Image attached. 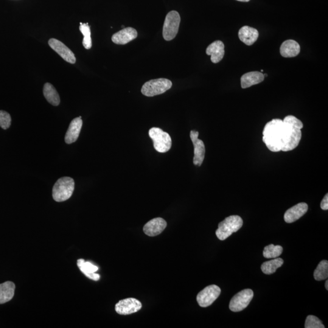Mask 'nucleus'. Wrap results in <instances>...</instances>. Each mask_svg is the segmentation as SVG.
<instances>
[{"instance_id": "a211bd4d", "label": "nucleus", "mask_w": 328, "mask_h": 328, "mask_svg": "<svg viewBox=\"0 0 328 328\" xmlns=\"http://www.w3.org/2000/svg\"><path fill=\"white\" fill-rule=\"evenodd\" d=\"M238 36L240 40L246 45L251 46L259 38V31L255 28L248 26H243L239 30Z\"/></svg>"}, {"instance_id": "9d476101", "label": "nucleus", "mask_w": 328, "mask_h": 328, "mask_svg": "<svg viewBox=\"0 0 328 328\" xmlns=\"http://www.w3.org/2000/svg\"><path fill=\"white\" fill-rule=\"evenodd\" d=\"M142 308V304L137 299L128 298L120 301L115 306V310L120 315H130L138 312Z\"/></svg>"}, {"instance_id": "72a5a7b5", "label": "nucleus", "mask_w": 328, "mask_h": 328, "mask_svg": "<svg viewBox=\"0 0 328 328\" xmlns=\"http://www.w3.org/2000/svg\"><path fill=\"white\" fill-rule=\"evenodd\" d=\"M263 72V69L261 70V72Z\"/></svg>"}, {"instance_id": "ddd939ff", "label": "nucleus", "mask_w": 328, "mask_h": 328, "mask_svg": "<svg viewBox=\"0 0 328 328\" xmlns=\"http://www.w3.org/2000/svg\"><path fill=\"white\" fill-rule=\"evenodd\" d=\"M166 221L162 218H156L148 221L144 227L145 234L149 237H156L161 234L166 228Z\"/></svg>"}, {"instance_id": "f8f14e48", "label": "nucleus", "mask_w": 328, "mask_h": 328, "mask_svg": "<svg viewBox=\"0 0 328 328\" xmlns=\"http://www.w3.org/2000/svg\"><path fill=\"white\" fill-rule=\"evenodd\" d=\"M48 44L49 46L67 62L71 64L76 62V58L74 53L62 42L55 38H51L49 40Z\"/></svg>"}, {"instance_id": "39448f33", "label": "nucleus", "mask_w": 328, "mask_h": 328, "mask_svg": "<svg viewBox=\"0 0 328 328\" xmlns=\"http://www.w3.org/2000/svg\"><path fill=\"white\" fill-rule=\"evenodd\" d=\"M172 86V82L167 78H158L151 80L142 86V94L147 97H153L164 93Z\"/></svg>"}, {"instance_id": "5701e85b", "label": "nucleus", "mask_w": 328, "mask_h": 328, "mask_svg": "<svg viewBox=\"0 0 328 328\" xmlns=\"http://www.w3.org/2000/svg\"><path fill=\"white\" fill-rule=\"evenodd\" d=\"M44 97L50 104L53 106H58L60 104V99L59 94L56 90L54 86L49 83L44 84L43 88Z\"/></svg>"}, {"instance_id": "cd10ccee", "label": "nucleus", "mask_w": 328, "mask_h": 328, "mask_svg": "<svg viewBox=\"0 0 328 328\" xmlns=\"http://www.w3.org/2000/svg\"><path fill=\"white\" fill-rule=\"evenodd\" d=\"M305 328H325L322 321L314 316H308L305 322Z\"/></svg>"}, {"instance_id": "f257e3e1", "label": "nucleus", "mask_w": 328, "mask_h": 328, "mask_svg": "<svg viewBox=\"0 0 328 328\" xmlns=\"http://www.w3.org/2000/svg\"><path fill=\"white\" fill-rule=\"evenodd\" d=\"M283 122L282 151L287 152L298 147L302 139V129L304 124L294 116H288Z\"/></svg>"}, {"instance_id": "20e7f679", "label": "nucleus", "mask_w": 328, "mask_h": 328, "mask_svg": "<svg viewBox=\"0 0 328 328\" xmlns=\"http://www.w3.org/2000/svg\"><path fill=\"white\" fill-rule=\"evenodd\" d=\"M75 182L69 177L58 179L52 189V197L56 202H63L69 200L74 192Z\"/></svg>"}, {"instance_id": "6ab92c4d", "label": "nucleus", "mask_w": 328, "mask_h": 328, "mask_svg": "<svg viewBox=\"0 0 328 328\" xmlns=\"http://www.w3.org/2000/svg\"><path fill=\"white\" fill-rule=\"evenodd\" d=\"M77 266L81 272L88 279L94 281H98L100 280V275L95 273L99 269L97 266L92 265L90 262H85L83 259L77 260Z\"/></svg>"}, {"instance_id": "f3484780", "label": "nucleus", "mask_w": 328, "mask_h": 328, "mask_svg": "<svg viewBox=\"0 0 328 328\" xmlns=\"http://www.w3.org/2000/svg\"><path fill=\"white\" fill-rule=\"evenodd\" d=\"M206 54L211 56V61L213 63L220 62L223 59L224 54H225L224 43L220 40L213 42L207 47Z\"/></svg>"}, {"instance_id": "c756f323", "label": "nucleus", "mask_w": 328, "mask_h": 328, "mask_svg": "<svg viewBox=\"0 0 328 328\" xmlns=\"http://www.w3.org/2000/svg\"><path fill=\"white\" fill-rule=\"evenodd\" d=\"M321 207L322 210H328V194L325 196L324 198L322 200L321 204Z\"/></svg>"}, {"instance_id": "393cba45", "label": "nucleus", "mask_w": 328, "mask_h": 328, "mask_svg": "<svg viewBox=\"0 0 328 328\" xmlns=\"http://www.w3.org/2000/svg\"><path fill=\"white\" fill-rule=\"evenodd\" d=\"M314 277L317 281H322L327 280L328 277V262L323 260L319 263L318 268H316Z\"/></svg>"}, {"instance_id": "aec40b11", "label": "nucleus", "mask_w": 328, "mask_h": 328, "mask_svg": "<svg viewBox=\"0 0 328 328\" xmlns=\"http://www.w3.org/2000/svg\"><path fill=\"white\" fill-rule=\"evenodd\" d=\"M301 52V46L297 41L288 40L283 42L280 47V54L283 57L291 58L296 57Z\"/></svg>"}, {"instance_id": "473e14b6", "label": "nucleus", "mask_w": 328, "mask_h": 328, "mask_svg": "<svg viewBox=\"0 0 328 328\" xmlns=\"http://www.w3.org/2000/svg\"><path fill=\"white\" fill-rule=\"evenodd\" d=\"M263 75H264V77L268 76L267 74H263Z\"/></svg>"}, {"instance_id": "423d86ee", "label": "nucleus", "mask_w": 328, "mask_h": 328, "mask_svg": "<svg viewBox=\"0 0 328 328\" xmlns=\"http://www.w3.org/2000/svg\"><path fill=\"white\" fill-rule=\"evenodd\" d=\"M149 136L153 142L154 148L159 153H166L172 147V142L170 136L161 128H151Z\"/></svg>"}, {"instance_id": "412c9836", "label": "nucleus", "mask_w": 328, "mask_h": 328, "mask_svg": "<svg viewBox=\"0 0 328 328\" xmlns=\"http://www.w3.org/2000/svg\"><path fill=\"white\" fill-rule=\"evenodd\" d=\"M264 79L265 77L262 72H250L244 74L241 78V84L242 88L245 89L262 82Z\"/></svg>"}, {"instance_id": "4be33fe9", "label": "nucleus", "mask_w": 328, "mask_h": 328, "mask_svg": "<svg viewBox=\"0 0 328 328\" xmlns=\"http://www.w3.org/2000/svg\"><path fill=\"white\" fill-rule=\"evenodd\" d=\"M15 285L12 282L0 284V305L10 301L15 294Z\"/></svg>"}, {"instance_id": "0eeeda50", "label": "nucleus", "mask_w": 328, "mask_h": 328, "mask_svg": "<svg viewBox=\"0 0 328 328\" xmlns=\"http://www.w3.org/2000/svg\"><path fill=\"white\" fill-rule=\"evenodd\" d=\"M181 17L175 10L168 13L163 27V37L166 41H171L176 37L178 32Z\"/></svg>"}, {"instance_id": "4468645a", "label": "nucleus", "mask_w": 328, "mask_h": 328, "mask_svg": "<svg viewBox=\"0 0 328 328\" xmlns=\"http://www.w3.org/2000/svg\"><path fill=\"white\" fill-rule=\"evenodd\" d=\"M308 206L307 203H301L291 207L285 212L284 219L286 223H292L299 220L307 214Z\"/></svg>"}, {"instance_id": "2f4dec72", "label": "nucleus", "mask_w": 328, "mask_h": 328, "mask_svg": "<svg viewBox=\"0 0 328 328\" xmlns=\"http://www.w3.org/2000/svg\"><path fill=\"white\" fill-rule=\"evenodd\" d=\"M237 1L242 2H249L250 1V0H237Z\"/></svg>"}, {"instance_id": "bb28decb", "label": "nucleus", "mask_w": 328, "mask_h": 328, "mask_svg": "<svg viewBox=\"0 0 328 328\" xmlns=\"http://www.w3.org/2000/svg\"><path fill=\"white\" fill-rule=\"evenodd\" d=\"M283 250L281 246L270 245L265 247L263 251V256L266 259H276L282 254Z\"/></svg>"}, {"instance_id": "6e6552de", "label": "nucleus", "mask_w": 328, "mask_h": 328, "mask_svg": "<svg viewBox=\"0 0 328 328\" xmlns=\"http://www.w3.org/2000/svg\"><path fill=\"white\" fill-rule=\"evenodd\" d=\"M254 297V292L246 289L236 294L232 299L229 308L233 312H240L248 307Z\"/></svg>"}, {"instance_id": "9b49d317", "label": "nucleus", "mask_w": 328, "mask_h": 328, "mask_svg": "<svg viewBox=\"0 0 328 328\" xmlns=\"http://www.w3.org/2000/svg\"><path fill=\"white\" fill-rule=\"evenodd\" d=\"M190 139L194 146V158L193 164L197 166H201L205 158V145L202 140L198 139L199 132L194 130L190 131Z\"/></svg>"}, {"instance_id": "c85d7f7f", "label": "nucleus", "mask_w": 328, "mask_h": 328, "mask_svg": "<svg viewBox=\"0 0 328 328\" xmlns=\"http://www.w3.org/2000/svg\"><path fill=\"white\" fill-rule=\"evenodd\" d=\"M11 125V117L6 111H0V127L4 130L9 128Z\"/></svg>"}, {"instance_id": "dca6fc26", "label": "nucleus", "mask_w": 328, "mask_h": 328, "mask_svg": "<svg viewBox=\"0 0 328 328\" xmlns=\"http://www.w3.org/2000/svg\"><path fill=\"white\" fill-rule=\"evenodd\" d=\"M83 122L82 117H78L72 120L66 133L64 141L67 144H71L77 141L82 129Z\"/></svg>"}, {"instance_id": "f03ea898", "label": "nucleus", "mask_w": 328, "mask_h": 328, "mask_svg": "<svg viewBox=\"0 0 328 328\" xmlns=\"http://www.w3.org/2000/svg\"><path fill=\"white\" fill-rule=\"evenodd\" d=\"M283 122L275 119L266 123L263 132V141L268 149L273 152L282 151Z\"/></svg>"}, {"instance_id": "b1692460", "label": "nucleus", "mask_w": 328, "mask_h": 328, "mask_svg": "<svg viewBox=\"0 0 328 328\" xmlns=\"http://www.w3.org/2000/svg\"><path fill=\"white\" fill-rule=\"evenodd\" d=\"M283 263H284V261L281 258H277V259L276 258V259L263 263L261 269L263 273L266 275H271L276 273L277 269L281 267Z\"/></svg>"}, {"instance_id": "7ed1b4c3", "label": "nucleus", "mask_w": 328, "mask_h": 328, "mask_svg": "<svg viewBox=\"0 0 328 328\" xmlns=\"http://www.w3.org/2000/svg\"><path fill=\"white\" fill-rule=\"evenodd\" d=\"M243 224L242 218L238 215H232L219 223L216 235L219 240H225L232 234L242 228Z\"/></svg>"}, {"instance_id": "a878e982", "label": "nucleus", "mask_w": 328, "mask_h": 328, "mask_svg": "<svg viewBox=\"0 0 328 328\" xmlns=\"http://www.w3.org/2000/svg\"><path fill=\"white\" fill-rule=\"evenodd\" d=\"M79 29L83 35V45L86 49H89L92 47L90 26L87 23H80Z\"/></svg>"}, {"instance_id": "2eb2a0df", "label": "nucleus", "mask_w": 328, "mask_h": 328, "mask_svg": "<svg viewBox=\"0 0 328 328\" xmlns=\"http://www.w3.org/2000/svg\"><path fill=\"white\" fill-rule=\"evenodd\" d=\"M137 32L133 27L124 28L112 36L111 40L113 43L117 44H126L136 39Z\"/></svg>"}, {"instance_id": "7c9ffc66", "label": "nucleus", "mask_w": 328, "mask_h": 328, "mask_svg": "<svg viewBox=\"0 0 328 328\" xmlns=\"http://www.w3.org/2000/svg\"><path fill=\"white\" fill-rule=\"evenodd\" d=\"M325 288H326L327 290H328V281L327 279L326 283H325Z\"/></svg>"}, {"instance_id": "1a4fd4ad", "label": "nucleus", "mask_w": 328, "mask_h": 328, "mask_svg": "<svg viewBox=\"0 0 328 328\" xmlns=\"http://www.w3.org/2000/svg\"><path fill=\"white\" fill-rule=\"evenodd\" d=\"M221 289L217 285H210L198 294L196 300L201 307L206 308L213 304L221 294Z\"/></svg>"}]
</instances>
